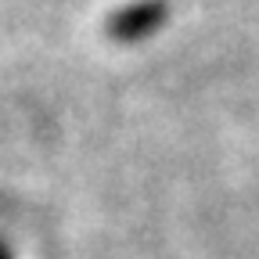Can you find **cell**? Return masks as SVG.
Wrapping results in <instances>:
<instances>
[{"label": "cell", "mask_w": 259, "mask_h": 259, "mask_svg": "<svg viewBox=\"0 0 259 259\" xmlns=\"http://www.w3.org/2000/svg\"><path fill=\"white\" fill-rule=\"evenodd\" d=\"M169 8L162 0H134L119 11H112L105 18V36L115 40V44H134V40H144L166 22Z\"/></svg>", "instance_id": "6da1fadb"}, {"label": "cell", "mask_w": 259, "mask_h": 259, "mask_svg": "<svg viewBox=\"0 0 259 259\" xmlns=\"http://www.w3.org/2000/svg\"><path fill=\"white\" fill-rule=\"evenodd\" d=\"M0 259H15V252H11V245H8V241H0Z\"/></svg>", "instance_id": "7a4b0ae2"}]
</instances>
